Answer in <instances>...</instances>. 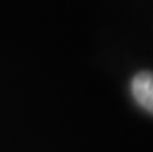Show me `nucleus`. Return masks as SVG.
<instances>
[{
    "mask_svg": "<svg viewBox=\"0 0 153 152\" xmlns=\"http://www.w3.org/2000/svg\"><path fill=\"white\" fill-rule=\"evenodd\" d=\"M131 95L144 110L153 115V71H139L131 79Z\"/></svg>",
    "mask_w": 153,
    "mask_h": 152,
    "instance_id": "obj_1",
    "label": "nucleus"
}]
</instances>
